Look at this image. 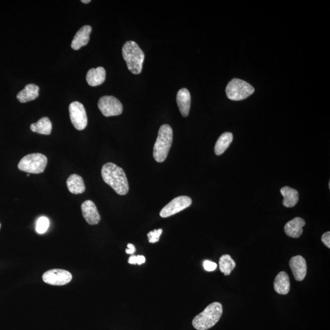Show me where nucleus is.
<instances>
[{"label": "nucleus", "instance_id": "17", "mask_svg": "<svg viewBox=\"0 0 330 330\" xmlns=\"http://www.w3.org/2000/svg\"><path fill=\"white\" fill-rule=\"evenodd\" d=\"M39 86L34 84H29L25 88L18 92L17 98L21 103L30 102L39 97Z\"/></svg>", "mask_w": 330, "mask_h": 330}, {"label": "nucleus", "instance_id": "16", "mask_svg": "<svg viewBox=\"0 0 330 330\" xmlns=\"http://www.w3.org/2000/svg\"><path fill=\"white\" fill-rule=\"evenodd\" d=\"M106 78V71L102 67L91 68L87 73L86 81L89 86H97L104 83Z\"/></svg>", "mask_w": 330, "mask_h": 330}, {"label": "nucleus", "instance_id": "7", "mask_svg": "<svg viewBox=\"0 0 330 330\" xmlns=\"http://www.w3.org/2000/svg\"><path fill=\"white\" fill-rule=\"evenodd\" d=\"M98 107L105 117L122 114L123 106L120 100L113 96H103L99 100Z\"/></svg>", "mask_w": 330, "mask_h": 330}, {"label": "nucleus", "instance_id": "31", "mask_svg": "<svg viewBox=\"0 0 330 330\" xmlns=\"http://www.w3.org/2000/svg\"><path fill=\"white\" fill-rule=\"evenodd\" d=\"M81 2H83V3L86 4V3H89V2H90L91 1H90V0H87V1H86V0H82V1H81Z\"/></svg>", "mask_w": 330, "mask_h": 330}, {"label": "nucleus", "instance_id": "29", "mask_svg": "<svg viewBox=\"0 0 330 330\" xmlns=\"http://www.w3.org/2000/svg\"><path fill=\"white\" fill-rule=\"evenodd\" d=\"M145 262H146V258H145L144 256H137L136 264H138V265H141V264H144Z\"/></svg>", "mask_w": 330, "mask_h": 330}, {"label": "nucleus", "instance_id": "11", "mask_svg": "<svg viewBox=\"0 0 330 330\" xmlns=\"http://www.w3.org/2000/svg\"><path fill=\"white\" fill-rule=\"evenodd\" d=\"M289 266L295 279L302 281L305 278L307 273L306 260L302 256H296L290 259Z\"/></svg>", "mask_w": 330, "mask_h": 330}, {"label": "nucleus", "instance_id": "24", "mask_svg": "<svg viewBox=\"0 0 330 330\" xmlns=\"http://www.w3.org/2000/svg\"><path fill=\"white\" fill-rule=\"evenodd\" d=\"M49 219L46 216H41L37 221L36 231L39 234H44L49 228Z\"/></svg>", "mask_w": 330, "mask_h": 330}, {"label": "nucleus", "instance_id": "27", "mask_svg": "<svg viewBox=\"0 0 330 330\" xmlns=\"http://www.w3.org/2000/svg\"><path fill=\"white\" fill-rule=\"evenodd\" d=\"M322 241L324 243L325 245L329 248H330V232H327L326 233L322 235Z\"/></svg>", "mask_w": 330, "mask_h": 330}, {"label": "nucleus", "instance_id": "12", "mask_svg": "<svg viewBox=\"0 0 330 330\" xmlns=\"http://www.w3.org/2000/svg\"><path fill=\"white\" fill-rule=\"evenodd\" d=\"M81 211L84 220L91 225H95L100 222V215L97 207L91 200H86L81 204Z\"/></svg>", "mask_w": 330, "mask_h": 330}, {"label": "nucleus", "instance_id": "23", "mask_svg": "<svg viewBox=\"0 0 330 330\" xmlns=\"http://www.w3.org/2000/svg\"><path fill=\"white\" fill-rule=\"evenodd\" d=\"M219 265L221 272L224 274V275H229L236 267V263L232 260L230 256L228 255H223L219 261Z\"/></svg>", "mask_w": 330, "mask_h": 330}, {"label": "nucleus", "instance_id": "4", "mask_svg": "<svg viewBox=\"0 0 330 330\" xmlns=\"http://www.w3.org/2000/svg\"><path fill=\"white\" fill-rule=\"evenodd\" d=\"M173 139V132L171 126L168 124L161 126L153 150V155L157 162L162 163L166 160L172 145Z\"/></svg>", "mask_w": 330, "mask_h": 330}, {"label": "nucleus", "instance_id": "19", "mask_svg": "<svg viewBox=\"0 0 330 330\" xmlns=\"http://www.w3.org/2000/svg\"><path fill=\"white\" fill-rule=\"evenodd\" d=\"M67 186L69 192L73 194H81L85 191L83 179L78 174H73L68 177Z\"/></svg>", "mask_w": 330, "mask_h": 330}, {"label": "nucleus", "instance_id": "26", "mask_svg": "<svg viewBox=\"0 0 330 330\" xmlns=\"http://www.w3.org/2000/svg\"><path fill=\"white\" fill-rule=\"evenodd\" d=\"M203 266L205 270L207 271H213L216 270L217 267V264L210 261H205Z\"/></svg>", "mask_w": 330, "mask_h": 330}, {"label": "nucleus", "instance_id": "18", "mask_svg": "<svg viewBox=\"0 0 330 330\" xmlns=\"http://www.w3.org/2000/svg\"><path fill=\"white\" fill-rule=\"evenodd\" d=\"M274 288L279 294H288L290 291V280L287 273L281 271L278 274L274 279Z\"/></svg>", "mask_w": 330, "mask_h": 330}, {"label": "nucleus", "instance_id": "10", "mask_svg": "<svg viewBox=\"0 0 330 330\" xmlns=\"http://www.w3.org/2000/svg\"><path fill=\"white\" fill-rule=\"evenodd\" d=\"M43 281L53 286H64L70 282L72 275L69 271L62 269H53L46 271L42 276Z\"/></svg>", "mask_w": 330, "mask_h": 330}, {"label": "nucleus", "instance_id": "3", "mask_svg": "<svg viewBox=\"0 0 330 330\" xmlns=\"http://www.w3.org/2000/svg\"><path fill=\"white\" fill-rule=\"evenodd\" d=\"M123 56L129 70L133 74L141 72L144 54L138 45L134 41L126 42L123 47Z\"/></svg>", "mask_w": 330, "mask_h": 330}, {"label": "nucleus", "instance_id": "20", "mask_svg": "<svg viewBox=\"0 0 330 330\" xmlns=\"http://www.w3.org/2000/svg\"><path fill=\"white\" fill-rule=\"evenodd\" d=\"M281 194L284 197L282 203L285 207H293L297 204L299 199V195L297 190L289 187H284L281 189Z\"/></svg>", "mask_w": 330, "mask_h": 330}, {"label": "nucleus", "instance_id": "22", "mask_svg": "<svg viewBox=\"0 0 330 330\" xmlns=\"http://www.w3.org/2000/svg\"><path fill=\"white\" fill-rule=\"evenodd\" d=\"M30 128L33 132L49 135L52 132V124L49 118L44 117L36 123L31 124Z\"/></svg>", "mask_w": 330, "mask_h": 330}, {"label": "nucleus", "instance_id": "30", "mask_svg": "<svg viewBox=\"0 0 330 330\" xmlns=\"http://www.w3.org/2000/svg\"><path fill=\"white\" fill-rule=\"evenodd\" d=\"M136 258L137 256L132 255L129 259L128 263L133 265L136 264Z\"/></svg>", "mask_w": 330, "mask_h": 330}, {"label": "nucleus", "instance_id": "2", "mask_svg": "<svg viewBox=\"0 0 330 330\" xmlns=\"http://www.w3.org/2000/svg\"><path fill=\"white\" fill-rule=\"evenodd\" d=\"M223 314V306L220 303L213 302L193 320L192 324L197 330H207L215 326Z\"/></svg>", "mask_w": 330, "mask_h": 330}, {"label": "nucleus", "instance_id": "8", "mask_svg": "<svg viewBox=\"0 0 330 330\" xmlns=\"http://www.w3.org/2000/svg\"><path fill=\"white\" fill-rule=\"evenodd\" d=\"M69 113L71 122L76 130H84L88 125V118L83 105L76 101L71 103Z\"/></svg>", "mask_w": 330, "mask_h": 330}, {"label": "nucleus", "instance_id": "21", "mask_svg": "<svg viewBox=\"0 0 330 330\" xmlns=\"http://www.w3.org/2000/svg\"><path fill=\"white\" fill-rule=\"evenodd\" d=\"M232 140H233V135L230 132H225V133L221 134L215 144V152L216 155H220L223 154L230 146Z\"/></svg>", "mask_w": 330, "mask_h": 330}, {"label": "nucleus", "instance_id": "14", "mask_svg": "<svg viewBox=\"0 0 330 330\" xmlns=\"http://www.w3.org/2000/svg\"><path fill=\"white\" fill-rule=\"evenodd\" d=\"M305 221L303 218L296 217L287 223L284 226V231L290 237L299 238L303 234V228L305 226Z\"/></svg>", "mask_w": 330, "mask_h": 330}, {"label": "nucleus", "instance_id": "5", "mask_svg": "<svg viewBox=\"0 0 330 330\" xmlns=\"http://www.w3.org/2000/svg\"><path fill=\"white\" fill-rule=\"evenodd\" d=\"M47 158L44 155L35 153L26 155L18 165L20 170L32 174L43 173L47 165Z\"/></svg>", "mask_w": 330, "mask_h": 330}, {"label": "nucleus", "instance_id": "28", "mask_svg": "<svg viewBox=\"0 0 330 330\" xmlns=\"http://www.w3.org/2000/svg\"><path fill=\"white\" fill-rule=\"evenodd\" d=\"M135 247H134V245L132 244H129L128 245V249L126 250V252L128 255H133L135 252Z\"/></svg>", "mask_w": 330, "mask_h": 330}, {"label": "nucleus", "instance_id": "6", "mask_svg": "<svg viewBox=\"0 0 330 330\" xmlns=\"http://www.w3.org/2000/svg\"><path fill=\"white\" fill-rule=\"evenodd\" d=\"M255 88L249 83L240 79L229 81L226 88L227 97L234 101L244 100L254 93Z\"/></svg>", "mask_w": 330, "mask_h": 330}, {"label": "nucleus", "instance_id": "13", "mask_svg": "<svg viewBox=\"0 0 330 330\" xmlns=\"http://www.w3.org/2000/svg\"><path fill=\"white\" fill-rule=\"evenodd\" d=\"M91 31V26L85 25L81 27L73 38L72 44H71L72 49L78 50L83 46H86L89 41V36H90Z\"/></svg>", "mask_w": 330, "mask_h": 330}, {"label": "nucleus", "instance_id": "25", "mask_svg": "<svg viewBox=\"0 0 330 330\" xmlns=\"http://www.w3.org/2000/svg\"><path fill=\"white\" fill-rule=\"evenodd\" d=\"M163 230L162 229H158L157 230L154 229L153 231H150L147 234L149 242L151 244H155L159 241L160 237L162 235Z\"/></svg>", "mask_w": 330, "mask_h": 330}, {"label": "nucleus", "instance_id": "1", "mask_svg": "<svg viewBox=\"0 0 330 330\" xmlns=\"http://www.w3.org/2000/svg\"><path fill=\"white\" fill-rule=\"evenodd\" d=\"M102 176L105 183L120 195L128 194L129 185L126 174L122 168L114 163H107L103 166Z\"/></svg>", "mask_w": 330, "mask_h": 330}, {"label": "nucleus", "instance_id": "15", "mask_svg": "<svg viewBox=\"0 0 330 330\" xmlns=\"http://www.w3.org/2000/svg\"><path fill=\"white\" fill-rule=\"evenodd\" d=\"M176 100L182 115L184 117H187L189 114L190 105H191V96L188 89L187 88L180 89L177 94Z\"/></svg>", "mask_w": 330, "mask_h": 330}, {"label": "nucleus", "instance_id": "9", "mask_svg": "<svg viewBox=\"0 0 330 330\" xmlns=\"http://www.w3.org/2000/svg\"><path fill=\"white\" fill-rule=\"evenodd\" d=\"M192 204L191 198L187 196H181L174 198L165 207L162 208L160 213L161 217L167 218L176 214L186 209Z\"/></svg>", "mask_w": 330, "mask_h": 330}, {"label": "nucleus", "instance_id": "32", "mask_svg": "<svg viewBox=\"0 0 330 330\" xmlns=\"http://www.w3.org/2000/svg\"><path fill=\"white\" fill-rule=\"evenodd\" d=\"M0 228H1V224H0Z\"/></svg>", "mask_w": 330, "mask_h": 330}]
</instances>
